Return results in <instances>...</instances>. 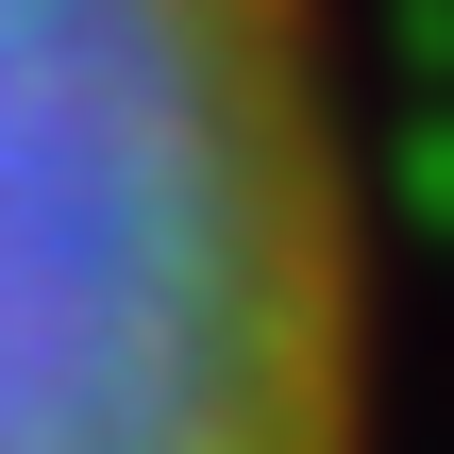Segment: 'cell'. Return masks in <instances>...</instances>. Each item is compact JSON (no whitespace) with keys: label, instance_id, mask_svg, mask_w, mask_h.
<instances>
[{"label":"cell","instance_id":"6da1fadb","mask_svg":"<svg viewBox=\"0 0 454 454\" xmlns=\"http://www.w3.org/2000/svg\"><path fill=\"white\" fill-rule=\"evenodd\" d=\"M371 404L337 0H0V454H371Z\"/></svg>","mask_w":454,"mask_h":454}]
</instances>
